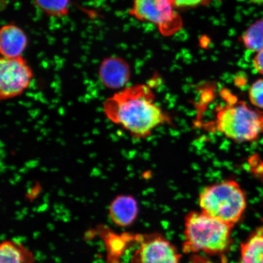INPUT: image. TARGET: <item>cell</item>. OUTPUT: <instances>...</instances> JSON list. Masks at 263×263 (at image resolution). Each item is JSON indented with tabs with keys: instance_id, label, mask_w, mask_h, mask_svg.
Returning a JSON list of instances; mask_svg holds the SVG:
<instances>
[{
	"instance_id": "5bb4252c",
	"label": "cell",
	"mask_w": 263,
	"mask_h": 263,
	"mask_svg": "<svg viewBox=\"0 0 263 263\" xmlns=\"http://www.w3.org/2000/svg\"><path fill=\"white\" fill-rule=\"evenodd\" d=\"M34 4L45 15L59 18L68 14L70 0H34Z\"/></svg>"
},
{
	"instance_id": "2e32d148",
	"label": "cell",
	"mask_w": 263,
	"mask_h": 263,
	"mask_svg": "<svg viewBox=\"0 0 263 263\" xmlns=\"http://www.w3.org/2000/svg\"><path fill=\"white\" fill-rule=\"evenodd\" d=\"M208 2L209 0H174L177 8H195Z\"/></svg>"
},
{
	"instance_id": "ac0fdd59",
	"label": "cell",
	"mask_w": 263,
	"mask_h": 263,
	"mask_svg": "<svg viewBox=\"0 0 263 263\" xmlns=\"http://www.w3.org/2000/svg\"><path fill=\"white\" fill-rule=\"evenodd\" d=\"M249 1L255 4L263 5V0H249Z\"/></svg>"
},
{
	"instance_id": "7a4b0ae2",
	"label": "cell",
	"mask_w": 263,
	"mask_h": 263,
	"mask_svg": "<svg viewBox=\"0 0 263 263\" xmlns=\"http://www.w3.org/2000/svg\"><path fill=\"white\" fill-rule=\"evenodd\" d=\"M233 228L202 212H190L185 219L183 251L209 255L223 254L231 245Z\"/></svg>"
},
{
	"instance_id": "5b68a950",
	"label": "cell",
	"mask_w": 263,
	"mask_h": 263,
	"mask_svg": "<svg viewBox=\"0 0 263 263\" xmlns=\"http://www.w3.org/2000/svg\"><path fill=\"white\" fill-rule=\"evenodd\" d=\"M176 8L174 0H134L129 14L156 25L163 34H172L182 26Z\"/></svg>"
},
{
	"instance_id": "30bf717a",
	"label": "cell",
	"mask_w": 263,
	"mask_h": 263,
	"mask_svg": "<svg viewBox=\"0 0 263 263\" xmlns=\"http://www.w3.org/2000/svg\"><path fill=\"white\" fill-rule=\"evenodd\" d=\"M139 206L136 199L129 195L118 196L109 206L110 218L115 225L129 226L137 218Z\"/></svg>"
},
{
	"instance_id": "277c9868",
	"label": "cell",
	"mask_w": 263,
	"mask_h": 263,
	"mask_svg": "<svg viewBox=\"0 0 263 263\" xmlns=\"http://www.w3.org/2000/svg\"><path fill=\"white\" fill-rule=\"evenodd\" d=\"M216 130L238 142L258 139L263 132V110L253 109L245 102H230L216 115Z\"/></svg>"
},
{
	"instance_id": "52a82bcc",
	"label": "cell",
	"mask_w": 263,
	"mask_h": 263,
	"mask_svg": "<svg viewBox=\"0 0 263 263\" xmlns=\"http://www.w3.org/2000/svg\"><path fill=\"white\" fill-rule=\"evenodd\" d=\"M137 240L139 247L131 263H180V253L162 236L138 235Z\"/></svg>"
},
{
	"instance_id": "4fadbf2b",
	"label": "cell",
	"mask_w": 263,
	"mask_h": 263,
	"mask_svg": "<svg viewBox=\"0 0 263 263\" xmlns=\"http://www.w3.org/2000/svg\"><path fill=\"white\" fill-rule=\"evenodd\" d=\"M245 48L258 52L263 49V19L258 20L246 29L241 37Z\"/></svg>"
},
{
	"instance_id": "9c48e42d",
	"label": "cell",
	"mask_w": 263,
	"mask_h": 263,
	"mask_svg": "<svg viewBox=\"0 0 263 263\" xmlns=\"http://www.w3.org/2000/svg\"><path fill=\"white\" fill-rule=\"evenodd\" d=\"M27 45V35L22 29L12 24L2 26L0 31V51L2 57H22Z\"/></svg>"
},
{
	"instance_id": "9a60e30c",
	"label": "cell",
	"mask_w": 263,
	"mask_h": 263,
	"mask_svg": "<svg viewBox=\"0 0 263 263\" xmlns=\"http://www.w3.org/2000/svg\"><path fill=\"white\" fill-rule=\"evenodd\" d=\"M249 97L253 106L263 110V79L253 83L249 88Z\"/></svg>"
},
{
	"instance_id": "6da1fadb",
	"label": "cell",
	"mask_w": 263,
	"mask_h": 263,
	"mask_svg": "<svg viewBox=\"0 0 263 263\" xmlns=\"http://www.w3.org/2000/svg\"><path fill=\"white\" fill-rule=\"evenodd\" d=\"M151 88L138 84L123 88L103 103L105 115L111 122L120 125L137 139L151 136L160 125L169 121V118L154 103Z\"/></svg>"
},
{
	"instance_id": "7c38bea8",
	"label": "cell",
	"mask_w": 263,
	"mask_h": 263,
	"mask_svg": "<svg viewBox=\"0 0 263 263\" xmlns=\"http://www.w3.org/2000/svg\"><path fill=\"white\" fill-rule=\"evenodd\" d=\"M34 254L21 243L6 240L0 246V263H35Z\"/></svg>"
},
{
	"instance_id": "3957f363",
	"label": "cell",
	"mask_w": 263,
	"mask_h": 263,
	"mask_svg": "<svg viewBox=\"0 0 263 263\" xmlns=\"http://www.w3.org/2000/svg\"><path fill=\"white\" fill-rule=\"evenodd\" d=\"M201 212L234 227L244 215L247 199L244 191L234 180H226L205 187L200 193Z\"/></svg>"
},
{
	"instance_id": "8fae6325",
	"label": "cell",
	"mask_w": 263,
	"mask_h": 263,
	"mask_svg": "<svg viewBox=\"0 0 263 263\" xmlns=\"http://www.w3.org/2000/svg\"><path fill=\"white\" fill-rule=\"evenodd\" d=\"M239 263H263V226L256 229L242 243Z\"/></svg>"
},
{
	"instance_id": "8992f818",
	"label": "cell",
	"mask_w": 263,
	"mask_h": 263,
	"mask_svg": "<svg viewBox=\"0 0 263 263\" xmlns=\"http://www.w3.org/2000/svg\"><path fill=\"white\" fill-rule=\"evenodd\" d=\"M33 78L30 66L24 58L0 59V99L11 100L27 89Z\"/></svg>"
},
{
	"instance_id": "ba28073f",
	"label": "cell",
	"mask_w": 263,
	"mask_h": 263,
	"mask_svg": "<svg viewBox=\"0 0 263 263\" xmlns=\"http://www.w3.org/2000/svg\"><path fill=\"white\" fill-rule=\"evenodd\" d=\"M131 76L129 64L123 58L110 57L105 58L99 67V79L105 87L111 90L123 88Z\"/></svg>"
},
{
	"instance_id": "e0dca14e",
	"label": "cell",
	"mask_w": 263,
	"mask_h": 263,
	"mask_svg": "<svg viewBox=\"0 0 263 263\" xmlns=\"http://www.w3.org/2000/svg\"><path fill=\"white\" fill-rule=\"evenodd\" d=\"M254 67L259 74L263 75V49L255 55L254 59Z\"/></svg>"
}]
</instances>
